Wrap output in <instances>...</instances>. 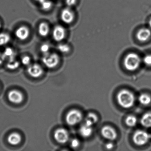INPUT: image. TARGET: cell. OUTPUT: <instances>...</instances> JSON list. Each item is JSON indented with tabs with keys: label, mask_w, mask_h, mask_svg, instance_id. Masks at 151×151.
<instances>
[{
	"label": "cell",
	"mask_w": 151,
	"mask_h": 151,
	"mask_svg": "<svg viewBox=\"0 0 151 151\" xmlns=\"http://www.w3.org/2000/svg\"><path fill=\"white\" fill-rule=\"evenodd\" d=\"M57 49L60 52L63 53L68 52L70 50L69 46L66 44H60L57 47Z\"/></svg>",
	"instance_id": "25"
},
{
	"label": "cell",
	"mask_w": 151,
	"mask_h": 151,
	"mask_svg": "<svg viewBox=\"0 0 151 151\" xmlns=\"http://www.w3.org/2000/svg\"><path fill=\"white\" fill-rule=\"evenodd\" d=\"M137 119L133 115H129L127 116L125 120V123L128 126L133 127L137 124Z\"/></svg>",
	"instance_id": "22"
},
{
	"label": "cell",
	"mask_w": 151,
	"mask_h": 151,
	"mask_svg": "<svg viewBox=\"0 0 151 151\" xmlns=\"http://www.w3.org/2000/svg\"><path fill=\"white\" fill-rule=\"evenodd\" d=\"M141 62L140 57L134 53L127 55L124 58V64L127 70L134 71L139 67Z\"/></svg>",
	"instance_id": "2"
},
{
	"label": "cell",
	"mask_w": 151,
	"mask_h": 151,
	"mask_svg": "<svg viewBox=\"0 0 151 151\" xmlns=\"http://www.w3.org/2000/svg\"><path fill=\"white\" fill-rule=\"evenodd\" d=\"M36 1H37V2H39V3H40V4H41V3H42V2H43V1H45V0H35Z\"/></svg>",
	"instance_id": "33"
},
{
	"label": "cell",
	"mask_w": 151,
	"mask_h": 151,
	"mask_svg": "<svg viewBox=\"0 0 151 151\" xmlns=\"http://www.w3.org/2000/svg\"><path fill=\"white\" fill-rule=\"evenodd\" d=\"M28 72L31 76L37 78L43 74V70L40 65L34 64L29 65L28 68Z\"/></svg>",
	"instance_id": "11"
},
{
	"label": "cell",
	"mask_w": 151,
	"mask_h": 151,
	"mask_svg": "<svg viewBox=\"0 0 151 151\" xmlns=\"http://www.w3.org/2000/svg\"><path fill=\"white\" fill-rule=\"evenodd\" d=\"M117 100L122 107L128 109L134 105L135 98L132 93L127 90H122L117 93Z\"/></svg>",
	"instance_id": "1"
},
{
	"label": "cell",
	"mask_w": 151,
	"mask_h": 151,
	"mask_svg": "<svg viewBox=\"0 0 151 151\" xmlns=\"http://www.w3.org/2000/svg\"><path fill=\"white\" fill-rule=\"evenodd\" d=\"M22 140V137L19 133L14 132L11 133L8 137V141L13 145H18Z\"/></svg>",
	"instance_id": "15"
},
{
	"label": "cell",
	"mask_w": 151,
	"mask_h": 151,
	"mask_svg": "<svg viewBox=\"0 0 151 151\" xmlns=\"http://www.w3.org/2000/svg\"><path fill=\"white\" fill-rule=\"evenodd\" d=\"M151 36V31L149 29L143 28L139 30L137 34V38L139 41L145 42L148 40Z\"/></svg>",
	"instance_id": "13"
},
{
	"label": "cell",
	"mask_w": 151,
	"mask_h": 151,
	"mask_svg": "<svg viewBox=\"0 0 151 151\" xmlns=\"http://www.w3.org/2000/svg\"><path fill=\"white\" fill-rule=\"evenodd\" d=\"M66 36L65 29L61 25H57L54 28L52 36L54 40L57 42H60L64 39Z\"/></svg>",
	"instance_id": "7"
},
{
	"label": "cell",
	"mask_w": 151,
	"mask_h": 151,
	"mask_svg": "<svg viewBox=\"0 0 151 151\" xmlns=\"http://www.w3.org/2000/svg\"><path fill=\"white\" fill-rule=\"evenodd\" d=\"M101 133L104 138L109 140H114L117 137V133L114 129L109 126L103 127L101 129Z\"/></svg>",
	"instance_id": "8"
},
{
	"label": "cell",
	"mask_w": 151,
	"mask_h": 151,
	"mask_svg": "<svg viewBox=\"0 0 151 151\" xmlns=\"http://www.w3.org/2000/svg\"><path fill=\"white\" fill-rule=\"evenodd\" d=\"M151 135L142 130H138L134 132L133 136V140L136 145L142 146L145 145L150 140Z\"/></svg>",
	"instance_id": "3"
},
{
	"label": "cell",
	"mask_w": 151,
	"mask_h": 151,
	"mask_svg": "<svg viewBox=\"0 0 151 151\" xmlns=\"http://www.w3.org/2000/svg\"><path fill=\"white\" fill-rule=\"evenodd\" d=\"M144 63L147 66H151V55H147L143 59Z\"/></svg>",
	"instance_id": "27"
},
{
	"label": "cell",
	"mask_w": 151,
	"mask_h": 151,
	"mask_svg": "<svg viewBox=\"0 0 151 151\" xmlns=\"http://www.w3.org/2000/svg\"><path fill=\"white\" fill-rule=\"evenodd\" d=\"M50 31L49 25L46 22H41L39 25L38 32L42 37H46Z\"/></svg>",
	"instance_id": "16"
},
{
	"label": "cell",
	"mask_w": 151,
	"mask_h": 151,
	"mask_svg": "<svg viewBox=\"0 0 151 151\" xmlns=\"http://www.w3.org/2000/svg\"><path fill=\"white\" fill-rule=\"evenodd\" d=\"M139 103L144 106H147L151 102V98L146 93H142L139 95L138 98Z\"/></svg>",
	"instance_id": "19"
},
{
	"label": "cell",
	"mask_w": 151,
	"mask_h": 151,
	"mask_svg": "<svg viewBox=\"0 0 151 151\" xmlns=\"http://www.w3.org/2000/svg\"><path fill=\"white\" fill-rule=\"evenodd\" d=\"M40 51L44 55L48 53L50 50V46L48 44H44L41 46L40 47Z\"/></svg>",
	"instance_id": "26"
},
{
	"label": "cell",
	"mask_w": 151,
	"mask_h": 151,
	"mask_svg": "<svg viewBox=\"0 0 151 151\" xmlns=\"http://www.w3.org/2000/svg\"><path fill=\"white\" fill-rule=\"evenodd\" d=\"M140 123L144 127H151V113H147L143 115L140 120Z\"/></svg>",
	"instance_id": "17"
},
{
	"label": "cell",
	"mask_w": 151,
	"mask_h": 151,
	"mask_svg": "<svg viewBox=\"0 0 151 151\" xmlns=\"http://www.w3.org/2000/svg\"><path fill=\"white\" fill-rule=\"evenodd\" d=\"M83 118V115L79 110L72 109L67 114L66 117V122L70 125H74L79 123Z\"/></svg>",
	"instance_id": "4"
},
{
	"label": "cell",
	"mask_w": 151,
	"mask_h": 151,
	"mask_svg": "<svg viewBox=\"0 0 151 151\" xmlns=\"http://www.w3.org/2000/svg\"><path fill=\"white\" fill-rule=\"evenodd\" d=\"M11 37L9 34L5 32L0 33V46L5 45L10 41Z\"/></svg>",
	"instance_id": "21"
},
{
	"label": "cell",
	"mask_w": 151,
	"mask_h": 151,
	"mask_svg": "<svg viewBox=\"0 0 151 151\" xmlns=\"http://www.w3.org/2000/svg\"><path fill=\"white\" fill-rule=\"evenodd\" d=\"M70 145L73 148H77L79 145V141L77 139H74L70 142Z\"/></svg>",
	"instance_id": "29"
},
{
	"label": "cell",
	"mask_w": 151,
	"mask_h": 151,
	"mask_svg": "<svg viewBox=\"0 0 151 151\" xmlns=\"http://www.w3.org/2000/svg\"><path fill=\"white\" fill-rule=\"evenodd\" d=\"M19 66V63L15 59L8 60L7 63V67L9 69L14 70L17 68Z\"/></svg>",
	"instance_id": "24"
},
{
	"label": "cell",
	"mask_w": 151,
	"mask_h": 151,
	"mask_svg": "<svg viewBox=\"0 0 151 151\" xmlns=\"http://www.w3.org/2000/svg\"><path fill=\"white\" fill-rule=\"evenodd\" d=\"M79 132L81 136L84 137H88L91 136L92 133V126L85 123L80 127Z\"/></svg>",
	"instance_id": "14"
},
{
	"label": "cell",
	"mask_w": 151,
	"mask_h": 151,
	"mask_svg": "<svg viewBox=\"0 0 151 151\" xmlns=\"http://www.w3.org/2000/svg\"><path fill=\"white\" fill-rule=\"evenodd\" d=\"M76 0H66V3L68 6H72L76 4Z\"/></svg>",
	"instance_id": "30"
},
{
	"label": "cell",
	"mask_w": 151,
	"mask_h": 151,
	"mask_svg": "<svg viewBox=\"0 0 151 151\" xmlns=\"http://www.w3.org/2000/svg\"><path fill=\"white\" fill-rule=\"evenodd\" d=\"M5 60V58H4L3 54L0 52V65L3 63V61H4Z\"/></svg>",
	"instance_id": "32"
},
{
	"label": "cell",
	"mask_w": 151,
	"mask_h": 151,
	"mask_svg": "<svg viewBox=\"0 0 151 151\" xmlns=\"http://www.w3.org/2000/svg\"><path fill=\"white\" fill-rule=\"evenodd\" d=\"M106 147L107 149H111L114 147V145L112 143H108L106 145Z\"/></svg>",
	"instance_id": "31"
},
{
	"label": "cell",
	"mask_w": 151,
	"mask_h": 151,
	"mask_svg": "<svg viewBox=\"0 0 151 151\" xmlns=\"http://www.w3.org/2000/svg\"><path fill=\"white\" fill-rule=\"evenodd\" d=\"M148 24H149V26H150V27L151 28V19H150V21H149V23H148Z\"/></svg>",
	"instance_id": "34"
},
{
	"label": "cell",
	"mask_w": 151,
	"mask_h": 151,
	"mask_svg": "<svg viewBox=\"0 0 151 151\" xmlns=\"http://www.w3.org/2000/svg\"><path fill=\"white\" fill-rule=\"evenodd\" d=\"M98 120V116L93 113H90L87 115L85 119V123L90 126H92L95 124Z\"/></svg>",
	"instance_id": "18"
},
{
	"label": "cell",
	"mask_w": 151,
	"mask_h": 151,
	"mask_svg": "<svg viewBox=\"0 0 151 151\" xmlns=\"http://www.w3.org/2000/svg\"><path fill=\"white\" fill-rule=\"evenodd\" d=\"M8 99L12 103L19 104L23 100L24 96L22 93L17 90H12L8 93Z\"/></svg>",
	"instance_id": "9"
},
{
	"label": "cell",
	"mask_w": 151,
	"mask_h": 151,
	"mask_svg": "<svg viewBox=\"0 0 151 151\" xmlns=\"http://www.w3.org/2000/svg\"><path fill=\"white\" fill-rule=\"evenodd\" d=\"M42 61L45 65L49 68L56 67L60 61V58L55 53H48L44 55Z\"/></svg>",
	"instance_id": "5"
},
{
	"label": "cell",
	"mask_w": 151,
	"mask_h": 151,
	"mask_svg": "<svg viewBox=\"0 0 151 151\" xmlns=\"http://www.w3.org/2000/svg\"><path fill=\"white\" fill-rule=\"evenodd\" d=\"M54 137L57 142L61 144H64L68 141L69 135L65 129L60 128L55 131L54 133Z\"/></svg>",
	"instance_id": "6"
},
{
	"label": "cell",
	"mask_w": 151,
	"mask_h": 151,
	"mask_svg": "<svg viewBox=\"0 0 151 151\" xmlns=\"http://www.w3.org/2000/svg\"><path fill=\"white\" fill-rule=\"evenodd\" d=\"M16 37L21 40H25L29 38L30 31L29 28L25 26H20L17 28L15 32Z\"/></svg>",
	"instance_id": "10"
},
{
	"label": "cell",
	"mask_w": 151,
	"mask_h": 151,
	"mask_svg": "<svg viewBox=\"0 0 151 151\" xmlns=\"http://www.w3.org/2000/svg\"><path fill=\"white\" fill-rule=\"evenodd\" d=\"M5 60L7 59L8 60L14 59L15 53L14 50L11 47H7L5 49L3 53Z\"/></svg>",
	"instance_id": "20"
},
{
	"label": "cell",
	"mask_w": 151,
	"mask_h": 151,
	"mask_svg": "<svg viewBox=\"0 0 151 151\" xmlns=\"http://www.w3.org/2000/svg\"><path fill=\"white\" fill-rule=\"evenodd\" d=\"M22 63L24 65H26V66L29 65L31 62L30 58L28 56H24V57H23L22 59Z\"/></svg>",
	"instance_id": "28"
},
{
	"label": "cell",
	"mask_w": 151,
	"mask_h": 151,
	"mask_svg": "<svg viewBox=\"0 0 151 151\" xmlns=\"http://www.w3.org/2000/svg\"><path fill=\"white\" fill-rule=\"evenodd\" d=\"M40 4L42 10L45 11H49L51 9L53 6L52 1L49 0H45V1Z\"/></svg>",
	"instance_id": "23"
},
{
	"label": "cell",
	"mask_w": 151,
	"mask_h": 151,
	"mask_svg": "<svg viewBox=\"0 0 151 151\" xmlns=\"http://www.w3.org/2000/svg\"><path fill=\"white\" fill-rule=\"evenodd\" d=\"M60 17L63 22L69 24L71 23L74 20V13L69 9H64L61 13Z\"/></svg>",
	"instance_id": "12"
},
{
	"label": "cell",
	"mask_w": 151,
	"mask_h": 151,
	"mask_svg": "<svg viewBox=\"0 0 151 151\" xmlns=\"http://www.w3.org/2000/svg\"><path fill=\"white\" fill-rule=\"evenodd\" d=\"M1 23L0 22V29H1Z\"/></svg>",
	"instance_id": "35"
}]
</instances>
